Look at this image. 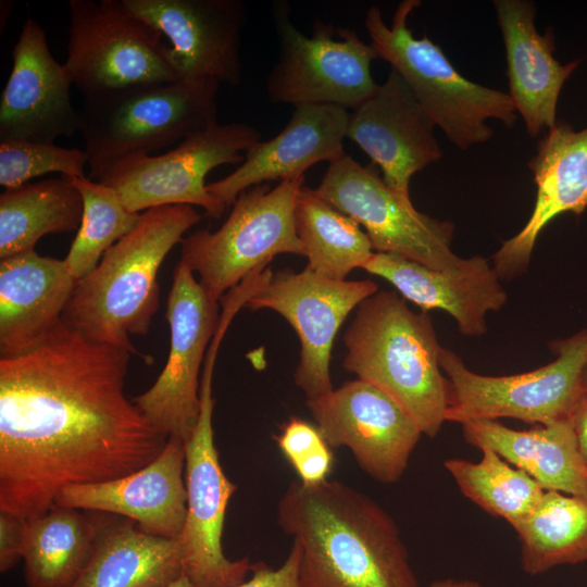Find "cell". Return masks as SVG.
Wrapping results in <instances>:
<instances>
[{"label":"cell","instance_id":"obj_33","mask_svg":"<svg viewBox=\"0 0 587 587\" xmlns=\"http://www.w3.org/2000/svg\"><path fill=\"white\" fill-rule=\"evenodd\" d=\"M70 178V177H67ZM84 204L80 225L63 259L79 280L92 272L104 253L138 223L141 213L129 211L111 187L89 177H71Z\"/></svg>","mask_w":587,"mask_h":587},{"label":"cell","instance_id":"obj_21","mask_svg":"<svg viewBox=\"0 0 587 587\" xmlns=\"http://www.w3.org/2000/svg\"><path fill=\"white\" fill-rule=\"evenodd\" d=\"M528 167L536 185L534 208L521 230L492 257L500 279L527 271L536 241L553 218L565 212L579 215L587 208V127L576 132L557 122L540 138Z\"/></svg>","mask_w":587,"mask_h":587},{"label":"cell","instance_id":"obj_3","mask_svg":"<svg viewBox=\"0 0 587 587\" xmlns=\"http://www.w3.org/2000/svg\"><path fill=\"white\" fill-rule=\"evenodd\" d=\"M201 220L186 204L163 205L140 214L137 225L76 282L62 321L84 337L141 354L130 336L148 333L159 309L158 273L170 251Z\"/></svg>","mask_w":587,"mask_h":587},{"label":"cell","instance_id":"obj_17","mask_svg":"<svg viewBox=\"0 0 587 587\" xmlns=\"http://www.w3.org/2000/svg\"><path fill=\"white\" fill-rule=\"evenodd\" d=\"M135 16L170 42L179 79L241 83L240 36L246 22L241 0H122Z\"/></svg>","mask_w":587,"mask_h":587},{"label":"cell","instance_id":"obj_2","mask_svg":"<svg viewBox=\"0 0 587 587\" xmlns=\"http://www.w3.org/2000/svg\"><path fill=\"white\" fill-rule=\"evenodd\" d=\"M277 523L299 547L301 587H420L395 520L346 484L292 480Z\"/></svg>","mask_w":587,"mask_h":587},{"label":"cell","instance_id":"obj_22","mask_svg":"<svg viewBox=\"0 0 587 587\" xmlns=\"http://www.w3.org/2000/svg\"><path fill=\"white\" fill-rule=\"evenodd\" d=\"M362 268L389 282L423 312L446 311L467 337L483 336L487 313L499 311L508 299L494 266L482 255L434 270L398 254L374 252Z\"/></svg>","mask_w":587,"mask_h":587},{"label":"cell","instance_id":"obj_8","mask_svg":"<svg viewBox=\"0 0 587 587\" xmlns=\"http://www.w3.org/2000/svg\"><path fill=\"white\" fill-rule=\"evenodd\" d=\"M557 358L520 374L474 373L452 350L442 347L440 366L448 379L447 422L516 419L526 423L570 420L583 397L582 372L587 363V328L549 344Z\"/></svg>","mask_w":587,"mask_h":587},{"label":"cell","instance_id":"obj_10","mask_svg":"<svg viewBox=\"0 0 587 587\" xmlns=\"http://www.w3.org/2000/svg\"><path fill=\"white\" fill-rule=\"evenodd\" d=\"M272 14L279 54L266 78L270 101L354 110L375 92L378 84L371 65L378 54L355 30L315 21L312 35L305 36L291 22L284 1L273 4Z\"/></svg>","mask_w":587,"mask_h":587},{"label":"cell","instance_id":"obj_36","mask_svg":"<svg viewBox=\"0 0 587 587\" xmlns=\"http://www.w3.org/2000/svg\"><path fill=\"white\" fill-rule=\"evenodd\" d=\"M300 552L294 541L286 560L276 569L264 562L252 563L250 577L234 587H301L299 579Z\"/></svg>","mask_w":587,"mask_h":587},{"label":"cell","instance_id":"obj_26","mask_svg":"<svg viewBox=\"0 0 587 587\" xmlns=\"http://www.w3.org/2000/svg\"><path fill=\"white\" fill-rule=\"evenodd\" d=\"M462 429L467 444L492 449L545 490L587 497V465L571 420L527 430L496 420H476L462 424Z\"/></svg>","mask_w":587,"mask_h":587},{"label":"cell","instance_id":"obj_38","mask_svg":"<svg viewBox=\"0 0 587 587\" xmlns=\"http://www.w3.org/2000/svg\"><path fill=\"white\" fill-rule=\"evenodd\" d=\"M334 465L332 448L326 444L309 457L296 463L295 469L298 479L308 486L327 480Z\"/></svg>","mask_w":587,"mask_h":587},{"label":"cell","instance_id":"obj_16","mask_svg":"<svg viewBox=\"0 0 587 587\" xmlns=\"http://www.w3.org/2000/svg\"><path fill=\"white\" fill-rule=\"evenodd\" d=\"M307 405L326 444L347 447L359 466L384 484L402 477L423 435L390 395L360 378L308 399Z\"/></svg>","mask_w":587,"mask_h":587},{"label":"cell","instance_id":"obj_4","mask_svg":"<svg viewBox=\"0 0 587 587\" xmlns=\"http://www.w3.org/2000/svg\"><path fill=\"white\" fill-rule=\"evenodd\" d=\"M344 342L342 366L390 395L423 435L435 437L446 421L449 384L432 319L412 311L395 291L378 290L355 309Z\"/></svg>","mask_w":587,"mask_h":587},{"label":"cell","instance_id":"obj_23","mask_svg":"<svg viewBox=\"0 0 587 587\" xmlns=\"http://www.w3.org/2000/svg\"><path fill=\"white\" fill-rule=\"evenodd\" d=\"M349 114L333 104L295 107L280 133L250 147L235 171L207 185L208 192L227 208L255 185L303 176L312 165L332 162L345 153Z\"/></svg>","mask_w":587,"mask_h":587},{"label":"cell","instance_id":"obj_9","mask_svg":"<svg viewBox=\"0 0 587 587\" xmlns=\"http://www.w3.org/2000/svg\"><path fill=\"white\" fill-rule=\"evenodd\" d=\"M63 64L85 98L179 80L163 36L122 0H70Z\"/></svg>","mask_w":587,"mask_h":587},{"label":"cell","instance_id":"obj_40","mask_svg":"<svg viewBox=\"0 0 587 587\" xmlns=\"http://www.w3.org/2000/svg\"><path fill=\"white\" fill-rule=\"evenodd\" d=\"M429 587H483L478 582L464 578H441L430 583Z\"/></svg>","mask_w":587,"mask_h":587},{"label":"cell","instance_id":"obj_12","mask_svg":"<svg viewBox=\"0 0 587 587\" xmlns=\"http://www.w3.org/2000/svg\"><path fill=\"white\" fill-rule=\"evenodd\" d=\"M260 140V132L249 124L216 123L185 138L166 153L124 159L97 182L113 188L135 213L186 204L198 205L205 215L218 218L226 205L208 192L207 175L220 165L241 163L242 152Z\"/></svg>","mask_w":587,"mask_h":587},{"label":"cell","instance_id":"obj_31","mask_svg":"<svg viewBox=\"0 0 587 587\" xmlns=\"http://www.w3.org/2000/svg\"><path fill=\"white\" fill-rule=\"evenodd\" d=\"M514 530L521 567L529 576L587 561V497L546 490Z\"/></svg>","mask_w":587,"mask_h":587},{"label":"cell","instance_id":"obj_32","mask_svg":"<svg viewBox=\"0 0 587 587\" xmlns=\"http://www.w3.org/2000/svg\"><path fill=\"white\" fill-rule=\"evenodd\" d=\"M479 450L478 462L452 458L444 466L463 496L516 528L535 510L546 490L492 449Z\"/></svg>","mask_w":587,"mask_h":587},{"label":"cell","instance_id":"obj_20","mask_svg":"<svg viewBox=\"0 0 587 587\" xmlns=\"http://www.w3.org/2000/svg\"><path fill=\"white\" fill-rule=\"evenodd\" d=\"M184 469L185 442L170 437L142 469L116 479L64 487L53 505L121 515L148 534L177 539L187 515Z\"/></svg>","mask_w":587,"mask_h":587},{"label":"cell","instance_id":"obj_25","mask_svg":"<svg viewBox=\"0 0 587 587\" xmlns=\"http://www.w3.org/2000/svg\"><path fill=\"white\" fill-rule=\"evenodd\" d=\"M76 282L64 260L35 250L0 260V359L27 354L49 338Z\"/></svg>","mask_w":587,"mask_h":587},{"label":"cell","instance_id":"obj_30","mask_svg":"<svg viewBox=\"0 0 587 587\" xmlns=\"http://www.w3.org/2000/svg\"><path fill=\"white\" fill-rule=\"evenodd\" d=\"M295 225L305 267L322 277L345 280L374 253L361 226L307 186L296 200Z\"/></svg>","mask_w":587,"mask_h":587},{"label":"cell","instance_id":"obj_28","mask_svg":"<svg viewBox=\"0 0 587 587\" xmlns=\"http://www.w3.org/2000/svg\"><path fill=\"white\" fill-rule=\"evenodd\" d=\"M98 522L77 509L52 505L24 519L25 587H72L93 552Z\"/></svg>","mask_w":587,"mask_h":587},{"label":"cell","instance_id":"obj_1","mask_svg":"<svg viewBox=\"0 0 587 587\" xmlns=\"http://www.w3.org/2000/svg\"><path fill=\"white\" fill-rule=\"evenodd\" d=\"M130 353L63 321L27 354L0 359V510L46 513L71 485L124 477L167 439L124 394Z\"/></svg>","mask_w":587,"mask_h":587},{"label":"cell","instance_id":"obj_15","mask_svg":"<svg viewBox=\"0 0 587 587\" xmlns=\"http://www.w3.org/2000/svg\"><path fill=\"white\" fill-rule=\"evenodd\" d=\"M378 291L375 282L336 280L309 268H289L272 274L245 304L257 311L268 309L280 314L300 341V359L295 384L308 399L332 391L329 364L334 339L350 312Z\"/></svg>","mask_w":587,"mask_h":587},{"label":"cell","instance_id":"obj_7","mask_svg":"<svg viewBox=\"0 0 587 587\" xmlns=\"http://www.w3.org/2000/svg\"><path fill=\"white\" fill-rule=\"evenodd\" d=\"M304 175L270 188L255 185L242 191L215 232L197 229L184 237L180 261L199 275L216 301L259 267L282 253L304 255L295 225V204Z\"/></svg>","mask_w":587,"mask_h":587},{"label":"cell","instance_id":"obj_27","mask_svg":"<svg viewBox=\"0 0 587 587\" xmlns=\"http://www.w3.org/2000/svg\"><path fill=\"white\" fill-rule=\"evenodd\" d=\"M97 522L93 552L72 587H166L184 575L177 539L148 534L126 517Z\"/></svg>","mask_w":587,"mask_h":587},{"label":"cell","instance_id":"obj_14","mask_svg":"<svg viewBox=\"0 0 587 587\" xmlns=\"http://www.w3.org/2000/svg\"><path fill=\"white\" fill-rule=\"evenodd\" d=\"M315 192L364 228L374 252L394 253L434 270L457 265L454 225L419 212L370 166L344 153L329 162Z\"/></svg>","mask_w":587,"mask_h":587},{"label":"cell","instance_id":"obj_37","mask_svg":"<svg viewBox=\"0 0 587 587\" xmlns=\"http://www.w3.org/2000/svg\"><path fill=\"white\" fill-rule=\"evenodd\" d=\"M24 519L0 510V572L7 573L23 560Z\"/></svg>","mask_w":587,"mask_h":587},{"label":"cell","instance_id":"obj_42","mask_svg":"<svg viewBox=\"0 0 587 587\" xmlns=\"http://www.w3.org/2000/svg\"><path fill=\"white\" fill-rule=\"evenodd\" d=\"M580 385H582L583 394L587 397V363L585 364L582 372Z\"/></svg>","mask_w":587,"mask_h":587},{"label":"cell","instance_id":"obj_35","mask_svg":"<svg viewBox=\"0 0 587 587\" xmlns=\"http://www.w3.org/2000/svg\"><path fill=\"white\" fill-rule=\"evenodd\" d=\"M273 438L291 466L326 445L317 426L295 416Z\"/></svg>","mask_w":587,"mask_h":587},{"label":"cell","instance_id":"obj_6","mask_svg":"<svg viewBox=\"0 0 587 587\" xmlns=\"http://www.w3.org/2000/svg\"><path fill=\"white\" fill-rule=\"evenodd\" d=\"M220 83L179 79L85 98L79 129L88 157L89 178L113 164L173 146L217 123Z\"/></svg>","mask_w":587,"mask_h":587},{"label":"cell","instance_id":"obj_11","mask_svg":"<svg viewBox=\"0 0 587 587\" xmlns=\"http://www.w3.org/2000/svg\"><path fill=\"white\" fill-rule=\"evenodd\" d=\"M218 347L213 342L208 349L200 382V416L185 444L187 515L177 541L183 574L193 587H234L246 580L252 566L249 558L229 560L222 546L226 508L237 485L225 475L214 444L212 378Z\"/></svg>","mask_w":587,"mask_h":587},{"label":"cell","instance_id":"obj_19","mask_svg":"<svg viewBox=\"0 0 587 587\" xmlns=\"http://www.w3.org/2000/svg\"><path fill=\"white\" fill-rule=\"evenodd\" d=\"M435 127L400 74L390 68L386 80L349 114L347 138L380 168L390 189L410 199L411 177L444 155Z\"/></svg>","mask_w":587,"mask_h":587},{"label":"cell","instance_id":"obj_5","mask_svg":"<svg viewBox=\"0 0 587 587\" xmlns=\"http://www.w3.org/2000/svg\"><path fill=\"white\" fill-rule=\"evenodd\" d=\"M420 5L419 0L401 1L390 26L378 7L367 9L364 25L378 59L400 74L435 125L459 149L488 141L494 135L488 120L512 128L517 112L509 93L469 80L426 34L413 36L408 18Z\"/></svg>","mask_w":587,"mask_h":587},{"label":"cell","instance_id":"obj_24","mask_svg":"<svg viewBox=\"0 0 587 587\" xmlns=\"http://www.w3.org/2000/svg\"><path fill=\"white\" fill-rule=\"evenodd\" d=\"M494 7L505 49L509 96L528 135L538 137L557 124L559 95L579 60L561 64L553 57V33H538L532 1L496 0Z\"/></svg>","mask_w":587,"mask_h":587},{"label":"cell","instance_id":"obj_41","mask_svg":"<svg viewBox=\"0 0 587 587\" xmlns=\"http://www.w3.org/2000/svg\"><path fill=\"white\" fill-rule=\"evenodd\" d=\"M166 587H193L186 576L179 577L177 580Z\"/></svg>","mask_w":587,"mask_h":587},{"label":"cell","instance_id":"obj_29","mask_svg":"<svg viewBox=\"0 0 587 587\" xmlns=\"http://www.w3.org/2000/svg\"><path fill=\"white\" fill-rule=\"evenodd\" d=\"M83 198L70 178L4 189L0 196V260L35 250L47 234L77 230Z\"/></svg>","mask_w":587,"mask_h":587},{"label":"cell","instance_id":"obj_34","mask_svg":"<svg viewBox=\"0 0 587 587\" xmlns=\"http://www.w3.org/2000/svg\"><path fill=\"white\" fill-rule=\"evenodd\" d=\"M86 165L88 157L77 148L25 140L0 141V185L5 189L23 186L48 173L85 177Z\"/></svg>","mask_w":587,"mask_h":587},{"label":"cell","instance_id":"obj_18","mask_svg":"<svg viewBox=\"0 0 587 587\" xmlns=\"http://www.w3.org/2000/svg\"><path fill=\"white\" fill-rule=\"evenodd\" d=\"M72 80L52 55L40 24L23 23L12 49V70L0 98V141L54 143L79 129L71 101Z\"/></svg>","mask_w":587,"mask_h":587},{"label":"cell","instance_id":"obj_13","mask_svg":"<svg viewBox=\"0 0 587 587\" xmlns=\"http://www.w3.org/2000/svg\"><path fill=\"white\" fill-rule=\"evenodd\" d=\"M182 261L174 270L165 317L170 352L155 383L132 398L150 425L166 438L187 442L200 416L199 373L220 325L218 301Z\"/></svg>","mask_w":587,"mask_h":587},{"label":"cell","instance_id":"obj_39","mask_svg":"<svg viewBox=\"0 0 587 587\" xmlns=\"http://www.w3.org/2000/svg\"><path fill=\"white\" fill-rule=\"evenodd\" d=\"M570 420L576 435L580 454L587 465V397L584 394Z\"/></svg>","mask_w":587,"mask_h":587}]
</instances>
